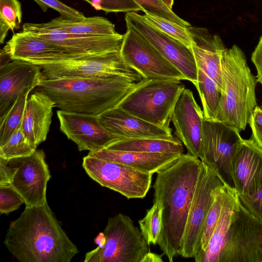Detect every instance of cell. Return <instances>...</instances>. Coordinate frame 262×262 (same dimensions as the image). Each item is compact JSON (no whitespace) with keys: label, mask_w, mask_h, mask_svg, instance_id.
<instances>
[{"label":"cell","mask_w":262,"mask_h":262,"mask_svg":"<svg viewBox=\"0 0 262 262\" xmlns=\"http://www.w3.org/2000/svg\"><path fill=\"white\" fill-rule=\"evenodd\" d=\"M202 167L199 158L187 153L156 173L153 203H158L162 209L157 244L170 262L180 255Z\"/></svg>","instance_id":"6da1fadb"},{"label":"cell","mask_w":262,"mask_h":262,"mask_svg":"<svg viewBox=\"0 0 262 262\" xmlns=\"http://www.w3.org/2000/svg\"><path fill=\"white\" fill-rule=\"evenodd\" d=\"M4 244L20 262H70L79 252L48 203L26 206L10 224Z\"/></svg>","instance_id":"7a4b0ae2"},{"label":"cell","mask_w":262,"mask_h":262,"mask_svg":"<svg viewBox=\"0 0 262 262\" xmlns=\"http://www.w3.org/2000/svg\"><path fill=\"white\" fill-rule=\"evenodd\" d=\"M146 80L120 76L41 79L35 91L47 95L61 110L100 115L119 106Z\"/></svg>","instance_id":"3957f363"},{"label":"cell","mask_w":262,"mask_h":262,"mask_svg":"<svg viewBox=\"0 0 262 262\" xmlns=\"http://www.w3.org/2000/svg\"><path fill=\"white\" fill-rule=\"evenodd\" d=\"M256 77L248 66L245 54L237 45L225 51L222 61V89L215 120L244 130L257 105Z\"/></svg>","instance_id":"277c9868"},{"label":"cell","mask_w":262,"mask_h":262,"mask_svg":"<svg viewBox=\"0 0 262 262\" xmlns=\"http://www.w3.org/2000/svg\"><path fill=\"white\" fill-rule=\"evenodd\" d=\"M185 85L177 80H149L129 94L119 107L161 127H170L171 116Z\"/></svg>","instance_id":"5b68a950"},{"label":"cell","mask_w":262,"mask_h":262,"mask_svg":"<svg viewBox=\"0 0 262 262\" xmlns=\"http://www.w3.org/2000/svg\"><path fill=\"white\" fill-rule=\"evenodd\" d=\"M103 233L104 244L87 252L84 262H140L150 251L140 228L123 213L109 217Z\"/></svg>","instance_id":"8992f818"},{"label":"cell","mask_w":262,"mask_h":262,"mask_svg":"<svg viewBox=\"0 0 262 262\" xmlns=\"http://www.w3.org/2000/svg\"><path fill=\"white\" fill-rule=\"evenodd\" d=\"M42 79L126 77L136 81L142 75L123 59L120 51L68 59L39 65Z\"/></svg>","instance_id":"52a82bcc"},{"label":"cell","mask_w":262,"mask_h":262,"mask_svg":"<svg viewBox=\"0 0 262 262\" xmlns=\"http://www.w3.org/2000/svg\"><path fill=\"white\" fill-rule=\"evenodd\" d=\"M82 167L101 186L128 199L145 198L151 187L152 174L126 164L87 155L83 158Z\"/></svg>","instance_id":"ba28073f"},{"label":"cell","mask_w":262,"mask_h":262,"mask_svg":"<svg viewBox=\"0 0 262 262\" xmlns=\"http://www.w3.org/2000/svg\"><path fill=\"white\" fill-rule=\"evenodd\" d=\"M242 139L236 128L222 121L204 119L199 158L212 165L224 184L235 190L232 162Z\"/></svg>","instance_id":"9c48e42d"},{"label":"cell","mask_w":262,"mask_h":262,"mask_svg":"<svg viewBox=\"0 0 262 262\" xmlns=\"http://www.w3.org/2000/svg\"><path fill=\"white\" fill-rule=\"evenodd\" d=\"M202 162L180 255L193 258L200 250L202 232L207 214L213 203L215 191L225 185L215 168Z\"/></svg>","instance_id":"30bf717a"},{"label":"cell","mask_w":262,"mask_h":262,"mask_svg":"<svg viewBox=\"0 0 262 262\" xmlns=\"http://www.w3.org/2000/svg\"><path fill=\"white\" fill-rule=\"evenodd\" d=\"M120 50L124 60L149 80H186L184 75L141 34L126 27Z\"/></svg>","instance_id":"8fae6325"},{"label":"cell","mask_w":262,"mask_h":262,"mask_svg":"<svg viewBox=\"0 0 262 262\" xmlns=\"http://www.w3.org/2000/svg\"><path fill=\"white\" fill-rule=\"evenodd\" d=\"M220 262H262V222L240 202L230 225Z\"/></svg>","instance_id":"7c38bea8"},{"label":"cell","mask_w":262,"mask_h":262,"mask_svg":"<svg viewBox=\"0 0 262 262\" xmlns=\"http://www.w3.org/2000/svg\"><path fill=\"white\" fill-rule=\"evenodd\" d=\"M22 31L78 56L100 55L121 50L123 35H84L69 33L43 23H26Z\"/></svg>","instance_id":"4fadbf2b"},{"label":"cell","mask_w":262,"mask_h":262,"mask_svg":"<svg viewBox=\"0 0 262 262\" xmlns=\"http://www.w3.org/2000/svg\"><path fill=\"white\" fill-rule=\"evenodd\" d=\"M7 164L10 172L9 184L24 198L26 206L47 203V186L51 176L43 150L8 159Z\"/></svg>","instance_id":"5bb4252c"},{"label":"cell","mask_w":262,"mask_h":262,"mask_svg":"<svg viewBox=\"0 0 262 262\" xmlns=\"http://www.w3.org/2000/svg\"><path fill=\"white\" fill-rule=\"evenodd\" d=\"M126 27L141 34L194 85L198 69L191 47L162 32L137 12L125 14Z\"/></svg>","instance_id":"9a60e30c"},{"label":"cell","mask_w":262,"mask_h":262,"mask_svg":"<svg viewBox=\"0 0 262 262\" xmlns=\"http://www.w3.org/2000/svg\"><path fill=\"white\" fill-rule=\"evenodd\" d=\"M57 116L60 130L76 144L79 151L98 152L123 139L104 127L99 115L59 110Z\"/></svg>","instance_id":"2e32d148"},{"label":"cell","mask_w":262,"mask_h":262,"mask_svg":"<svg viewBox=\"0 0 262 262\" xmlns=\"http://www.w3.org/2000/svg\"><path fill=\"white\" fill-rule=\"evenodd\" d=\"M42 79L39 66L28 61L12 60L0 68V120L17 99L35 89Z\"/></svg>","instance_id":"e0dca14e"},{"label":"cell","mask_w":262,"mask_h":262,"mask_svg":"<svg viewBox=\"0 0 262 262\" xmlns=\"http://www.w3.org/2000/svg\"><path fill=\"white\" fill-rule=\"evenodd\" d=\"M204 119L203 112L192 92L184 89L172 112L171 121L174 134L187 149V154L200 157Z\"/></svg>","instance_id":"ac0fdd59"},{"label":"cell","mask_w":262,"mask_h":262,"mask_svg":"<svg viewBox=\"0 0 262 262\" xmlns=\"http://www.w3.org/2000/svg\"><path fill=\"white\" fill-rule=\"evenodd\" d=\"M235 189L238 194L250 195L262 186V149L251 138L242 139L232 162Z\"/></svg>","instance_id":"d6986e66"},{"label":"cell","mask_w":262,"mask_h":262,"mask_svg":"<svg viewBox=\"0 0 262 262\" xmlns=\"http://www.w3.org/2000/svg\"><path fill=\"white\" fill-rule=\"evenodd\" d=\"M100 123L122 138H154L176 140L172 130L148 122L121 107L112 108L99 115Z\"/></svg>","instance_id":"ffe728a7"},{"label":"cell","mask_w":262,"mask_h":262,"mask_svg":"<svg viewBox=\"0 0 262 262\" xmlns=\"http://www.w3.org/2000/svg\"><path fill=\"white\" fill-rule=\"evenodd\" d=\"M4 48L12 60L26 61L38 66L84 57L69 54L59 47L23 31L14 34Z\"/></svg>","instance_id":"44dd1931"},{"label":"cell","mask_w":262,"mask_h":262,"mask_svg":"<svg viewBox=\"0 0 262 262\" xmlns=\"http://www.w3.org/2000/svg\"><path fill=\"white\" fill-rule=\"evenodd\" d=\"M193 39L191 46L196 66L222 89V61L226 50L222 39L205 28L188 27Z\"/></svg>","instance_id":"7402d4cb"},{"label":"cell","mask_w":262,"mask_h":262,"mask_svg":"<svg viewBox=\"0 0 262 262\" xmlns=\"http://www.w3.org/2000/svg\"><path fill=\"white\" fill-rule=\"evenodd\" d=\"M54 102L46 94L35 91L28 98L21 129L27 140L37 148L46 140Z\"/></svg>","instance_id":"603a6c76"},{"label":"cell","mask_w":262,"mask_h":262,"mask_svg":"<svg viewBox=\"0 0 262 262\" xmlns=\"http://www.w3.org/2000/svg\"><path fill=\"white\" fill-rule=\"evenodd\" d=\"M182 155L127 151L106 148L98 152L89 151L88 155L126 164L153 174L172 165Z\"/></svg>","instance_id":"cb8c5ba5"},{"label":"cell","mask_w":262,"mask_h":262,"mask_svg":"<svg viewBox=\"0 0 262 262\" xmlns=\"http://www.w3.org/2000/svg\"><path fill=\"white\" fill-rule=\"evenodd\" d=\"M239 201L236 190L228 188L221 213L205 251L198 253L196 262H220L230 225L238 210Z\"/></svg>","instance_id":"d4e9b609"},{"label":"cell","mask_w":262,"mask_h":262,"mask_svg":"<svg viewBox=\"0 0 262 262\" xmlns=\"http://www.w3.org/2000/svg\"><path fill=\"white\" fill-rule=\"evenodd\" d=\"M46 26L77 35H115L119 34L115 25L101 16L86 17L80 20L69 19L60 16L43 23Z\"/></svg>","instance_id":"484cf974"},{"label":"cell","mask_w":262,"mask_h":262,"mask_svg":"<svg viewBox=\"0 0 262 262\" xmlns=\"http://www.w3.org/2000/svg\"><path fill=\"white\" fill-rule=\"evenodd\" d=\"M107 149L150 153L183 154L182 142L179 140H169L154 138H124Z\"/></svg>","instance_id":"4316f807"},{"label":"cell","mask_w":262,"mask_h":262,"mask_svg":"<svg viewBox=\"0 0 262 262\" xmlns=\"http://www.w3.org/2000/svg\"><path fill=\"white\" fill-rule=\"evenodd\" d=\"M198 69V79L194 85L201 98L204 119L215 120L219 107L221 91L212 78L203 70Z\"/></svg>","instance_id":"83f0119b"},{"label":"cell","mask_w":262,"mask_h":262,"mask_svg":"<svg viewBox=\"0 0 262 262\" xmlns=\"http://www.w3.org/2000/svg\"><path fill=\"white\" fill-rule=\"evenodd\" d=\"M29 93H26L20 95L6 116L0 120V147L5 144L12 135L21 128Z\"/></svg>","instance_id":"f1b7e54d"},{"label":"cell","mask_w":262,"mask_h":262,"mask_svg":"<svg viewBox=\"0 0 262 262\" xmlns=\"http://www.w3.org/2000/svg\"><path fill=\"white\" fill-rule=\"evenodd\" d=\"M21 4L18 0H0V43H4L9 30L20 28Z\"/></svg>","instance_id":"f546056e"},{"label":"cell","mask_w":262,"mask_h":262,"mask_svg":"<svg viewBox=\"0 0 262 262\" xmlns=\"http://www.w3.org/2000/svg\"><path fill=\"white\" fill-rule=\"evenodd\" d=\"M228 188L225 184L219 187L215 191L213 203L205 220L201 234L200 250L198 253L205 251L207 247L219 220Z\"/></svg>","instance_id":"4dcf8cb0"},{"label":"cell","mask_w":262,"mask_h":262,"mask_svg":"<svg viewBox=\"0 0 262 262\" xmlns=\"http://www.w3.org/2000/svg\"><path fill=\"white\" fill-rule=\"evenodd\" d=\"M143 15L148 23L162 32L191 47L193 39L188 27L155 15L145 13Z\"/></svg>","instance_id":"1f68e13d"},{"label":"cell","mask_w":262,"mask_h":262,"mask_svg":"<svg viewBox=\"0 0 262 262\" xmlns=\"http://www.w3.org/2000/svg\"><path fill=\"white\" fill-rule=\"evenodd\" d=\"M161 212L160 205L153 203L144 217L138 221L140 229L149 246L157 244L161 231Z\"/></svg>","instance_id":"d6a6232c"},{"label":"cell","mask_w":262,"mask_h":262,"mask_svg":"<svg viewBox=\"0 0 262 262\" xmlns=\"http://www.w3.org/2000/svg\"><path fill=\"white\" fill-rule=\"evenodd\" d=\"M36 150L25 138L21 128L16 131L6 143L0 147V157L10 159L27 156Z\"/></svg>","instance_id":"836d02e7"},{"label":"cell","mask_w":262,"mask_h":262,"mask_svg":"<svg viewBox=\"0 0 262 262\" xmlns=\"http://www.w3.org/2000/svg\"><path fill=\"white\" fill-rule=\"evenodd\" d=\"M134 1L141 7L143 12L146 14L155 15L166 18L185 27L191 26L188 22L181 18L160 0Z\"/></svg>","instance_id":"e575fe53"},{"label":"cell","mask_w":262,"mask_h":262,"mask_svg":"<svg viewBox=\"0 0 262 262\" xmlns=\"http://www.w3.org/2000/svg\"><path fill=\"white\" fill-rule=\"evenodd\" d=\"M94 9L107 13L143 11L141 7L134 0H83Z\"/></svg>","instance_id":"d590c367"},{"label":"cell","mask_w":262,"mask_h":262,"mask_svg":"<svg viewBox=\"0 0 262 262\" xmlns=\"http://www.w3.org/2000/svg\"><path fill=\"white\" fill-rule=\"evenodd\" d=\"M25 203V200L19 192L10 184L0 185V212L8 214Z\"/></svg>","instance_id":"8d00e7d4"},{"label":"cell","mask_w":262,"mask_h":262,"mask_svg":"<svg viewBox=\"0 0 262 262\" xmlns=\"http://www.w3.org/2000/svg\"><path fill=\"white\" fill-rule=\"evenodd\" d=\"M33 1L44 12H46L50 8L57 11L60 16L69 19L80 20L86 17L82 12L66 5L59 0Z\"/></svg>","instance_id":"74e56055"},{"label":"cell","mask_w":262,"mask_h":262,"mask_svg":"<svg viewBox=\"0 0 262 262\" xmlns=\"http://www.w3.org/2000/svg\"><path fill=\"white\" fill-rule=\"evenodd\" d=\"M241 205L252 215L262 222V186L254 193L250 195L238 194Z\"/></svg>","instance_id":"f35d334b"},{"label":"cell","mask_w":262,"mask_h":262,"mask_svg":"<svg viewBox=\"0 0 262 262\" xmlns=\"http://www.w3.org/2000/svg\"><path fill=\"white\" fill-rule=\"evenodd\" d=\"M248 124L252 130L251 138L262 149V104L255 106Z\"/></svg>","instance_id":"ab89813d"},{"label":"cell","mask_w":262,"mask_h":262,"mask_svg":"<svg viewBox=\"0 0 262 262\" xmlns=\"http://www.w3.org/2000/svg\"><path fill=\"white\" fill-rule=\"evenodd\" d=\"M251 60L256 70V78L257 82L262 85V35L252 54Z\"/></svg>","instance_id":"60d3db41"},{"label":"cell","mask_w":262,"mask_h":262,"mask_svg":"<svg viewBox=\"0 0 262 262\" xmlns=\"http://www.w3.org/2000/svg\"><path fill=\"white\" fill-rule=\"evenodd\" d=\"M164 255L151 252L149 251L143 257L140 262H163L162 256Z\"/></svg>","instance_id":"b9f144b4"},{"label":"cell","mask_w":262,"mask_h":262,"mask_svg":"<svg viewBox=\"0 0 262 262\" xmlns=\"http://www.w3.org/2000/svg\"><path fill=\"white\" fill-rule=\"evenodd\" d=\"M12 60L10 54L4 47L1 50L0 54V68L7 64Z\"/></svg>","instance_id":"7bdbcfd3"},{"label":"cell","mask_w":262,"mask_h":262,"mask_svg":"<svg viewBox=\"0 0 262 262\" xmlns=\"http://www.w3.org/2000/svg\"><path fill=\"white\" fill-rule=\"evenodd\" d=\"M163 4H164L169 9H172L174 0H160Z\"/></svg>","instance_id":"ee69618b"}]
</instances>
